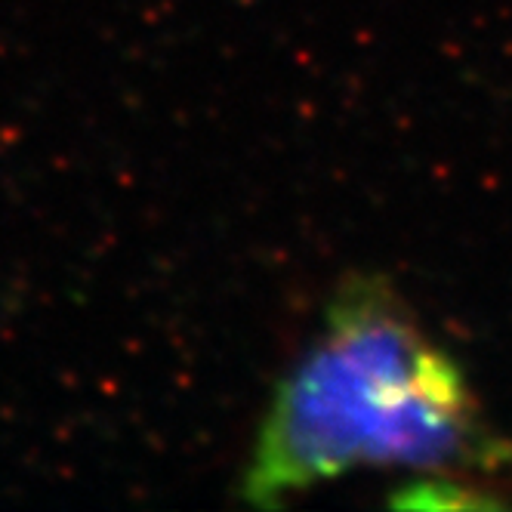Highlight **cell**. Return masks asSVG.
Returning <instances> with one entry per match:
<instances>
[{
	"label": "cell",
	"instance_id": "obj_1",
	"mask_svg": "<svg viewBox=\"0 0 512 512\" xmlns=\"http://www.w3.org/2000/svg\"><path fill=\"white\" fill-rule=\"evenodd\" d=\"M506 463L457 361L383 278L337 290L315 343L260 423L241 494L287 503L358 469L448 475Z\"/></svg>",
	"mask_w": 512,
	"mask_h": 512
}]
</instances>
